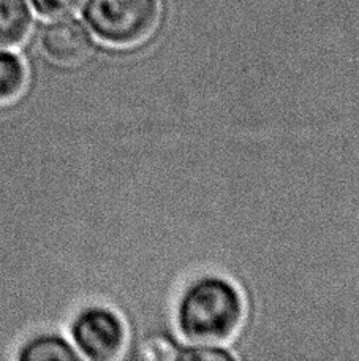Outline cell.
<instances>
[{
  "label": "cell",
  "mask_w": 359,
  "mask_h": 361,
  "mask_svg": "<svg viewBox=\"0 0 359 361\" xmlns=\"http://www.w3.org/2000/svg\"><path fill=\"white\" fill-rule=\"evenodd\" d=\"M40 47L49 59L76 63L86 59L94 42L84 24L73 18H57L46 24L40 35Z\"/></svg>",
  "instance_id": "277c9868"
},
{
  "label": "cell",
  "mask_w": 359,
  "mask_h": 361,
  "mask_svg": "<svg viewBox=\"0 0 359 361\" xmlns=\"http://www.w3.org/2000/svg\"><path fill=\"white\" fill-rule=\"evenodd\" d=\"M72 334L78 349L91 360H111L124 345L125 331L110 309L89 307L75 319Z\"/></svg>",
  "instance_id": "3957f363"
},
{
  "label": "cell",
  "mask_w": 359,
  "mask_h": 361,
  "mask_svg": "<svg viewBox=\"0 0 359 361\" xmlns=\"http://www.w3.org/2000/svg\"><path fill=\"white\" fill-rule=\"evenodd\" d=\"M242 314V298L232 283L220 277H204L184 293L177 320L187 338L220 343L238 330Z\"/></svg>",
  "instance_id": "6da1fadb"
},
{
  "label": "cell",
  "mask_w": 359,
  "mask_h": 361,
  "mask_svg": "<svg viewBox=\"0 0 359 361\" xmlns=\"http://www.w3.org/2000/svg\"><path fill=\"white\" fill-rule=\"evenodd\" d=\"M19 361H72L80 355L65 339L56 334H40L25 343L18 352Z\"/></svg>",
  "instance_id": "8992f818"
},
{
  "label": "cell",
  "mask_w": 359,
  "mask_h": 361,
  "mask_svg": "<svg viewBox=\"0 0 359 361\" xmlns=\"http://www.w3.org/2000/svg\"><path fill=\"white\" fill-rule=\"evenodd\" d=\"M182 358L185 360H229L232 355L227 353L225 350L208 349V347H204V349H194L190 352H185Z\"/></svg>",
  "instance_id": "9c48e42d"
},
{
  "label": "cell",
  "mask_w": 359,
  "mask_h": 361,
  "mask_svg": "<svg viewBox=\"0 0 359 361\" xmlns=\"http://www.w3.org/2000/svg\"><path fill=\"white\" fill-rule=\"evenodd\" d=\"M34 8L43 16L59 18L68 16L70 13L78 10L84 0H30Z\"/></svg>",
  "instance_id": "ba28073f"
},
{
  "label": "cell",
  "mask_w": 359,
  "mask_h": 361,
  "mask_svg": "<svg viewBox=\"0 0 359 361\" xmlns=\"http://www.w3.org/2000/svg\"><path fill=\"white\" fill-rule=\"evenodd\" d=\"M32 27L27 0H0V48H13L24 42Z\"/></svg>",
  "instance_id": "5b68a950"
},
{
  "label": "cell",
  "mask_w": 359,
  "mask_h": 361,
  "mask_svg": "<svg viewBox=\"0 0 359 361\" xmlns=\"http://www.w3.org/2000/svg\"><path fill=\"white\" fill-rule=\"evenodd\" d=\"M25 85V67L21 57L0 48V103L21 94Z\"/></svg>",
  "instance_id": "52a82bcc"
},
{
  "label": "cell",
  "mask_w": 359,
  "mask_h": 361,
  "mask_svg": "<svg viewBox=\"0 0 359 361\" xmlns=\"http://www.w3.org/2000/svg\"><path fill=\"white\" fill-rule=\"evenodd\" d=\"M160 15L158 0H86L84 18L100 40L133 44L151 34Z\"/></svg>",
  "instance_id": "7a4b0ae2"
}]
</instances>
